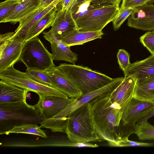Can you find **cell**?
<instances>
[{"mask_svg": "<svg viewBox=\"0 0 154 154\" xmlns=\"http://www.w3.org/2000/svg\"><path fill=\"white\" fill-rule=\"evenodd\" d=\"M43 37L50 43L54 60H63L75 64L78 59V54L72 52L67 46L57 39L50 30L44 32Z\"/></svg>", "mask_w": 154, "mask_h": 154, "instance_id": "15", "label": "cell"}, {"mask_svg": "<svg viewBox=\"0 0 154 154\" xmlns=\"http://www.w3.org/2000/svg\"><path fill=\"white\" fill-rule=\"evenodd\" d=\"M44 119L34 105L26 100L0 104V134L16 126L40 123Z\"/></svg>", "mask_w": 154, "mask_h": 154, "instance_id": "4", "label": "cell"}, {"mask_svg": "<svg viewBox=\"0 0 154 154\" xmlns=\"http://www.w3.org/2000/svg\"><path fill=\"white\" fill-rule=\"evenodd\" d=\"M153 116H154V108L137 123L147 120L148 119Z\"/></svg>", "mask_w": 154, "mask_h": 154, "instance_id": "36", "label": "cell"}, {"mask_svg": "<svg viewBox=\"0 0 154 154\" xmlns=\"http://www.w3.org/2000/svg\"><path fill=\"white\" fill-rule=\"evenodd\" d=\"M110 94L90 102L92 119L95 132L103 141L115 146L119 139V125L122 112L111 101Z\"/></svg>", "mask_w": 154, "mask_h": 154, "instance_id": "1", "label": "cell"}, {"mask_svg": "<svg viewBox=\"0 0 154 154\" xmlns=\"http://www.w3.org/2000/svg\"><path fill=\"white\" fill-rule=\"evenodd\" d=\"M154 143H146L129 140L128 137L121 138L117 142L115 147L153 146Z\"/></svg>", "mask_w": 154, "mask_h": 154, "instance_id": "31", "label": "cell"}, {"mask_svg": "<svg viewBox=\"0 0 154 154\" xmlns=\"http://www.w3.org/2000/svg\"><path fill=\"white\" fill-rule=\"evenodd\" d=\"M41 127L35 124H23L14 126L5 132L4 134L8 135L11 133H24L37 135L44 138H47L46 133Z\"/></svg>", "mask_w": 154, "mask_h": 154, "instance_id": "25", "label": "cell"}, {"mask_svg": "<svg viewBox=\"0 0 154 154\" xmlns=\"http://www.w3.org/2000/svg\"><path fill=\"white\" fill-rule=\"evenodd\" d=\"M127 24L130 27L138 29L154 30V5L147 3L134 8Z\"/></svg>", "mask_w": 154, "mask_h": 154, "instance_id": "11", "label": "cell"}, {"mask_svg": "<svg viewBox=\"0 0 154 154\" xmlns=\"http://www.w3.org/2000/svg\"><path fill=\"white\" fill-rule=\"evenodd\" d=\"M122 82L110 94L112 102L123 111L133 97L137 79L133 75L124 77Z\"/></svg>", "mask_w": 154, "mask_h": 154, "instance_id": "13", "label": "cell"}, {"mask_svg": "<svg viewBox=\"0 0 154 154\" xmlns=\"http://www.w3.org/2000/svg\"><path fill=\"white\" fill-rule=\"evenodd\" d=\"M124 78V77H120L115 78L112 82L103 87L76 98L66 108L51 118L66 117L75 109L83 105L90 102L99 97L110 94L122 82Z\"/></svg>", "mask_w": 154, "mask_h": 154, "instance_id": "9", "label": "cell"}, {"mask_svg": "<svg viewBox=\"0 0 154 154\" xmlns=\"http://www.w3.org/2000/svg\"><path fill=\"white\" fill-rule=\"evenodd\" d=\"M154 108V101H146L133 97L124 109L119 125L120 138L128 137L130 127L134 125Z\"/></svg>", "mask_w": 154, "mask_h": 154, "instance_id": "8", "label": "cell"}, {"mask_svg": "<svg viewBox=\"0 0 154 154\" xmlns=\"http://www.w3.org/2000/svg\"><path fill=\"white\" fill-rule=\"evenodd\" d=\"M154 3V0H152L149 2L148 3L149 4H153Z\"/></svg>", "mask_w": 154, "mask_h": 154, "instance_id": "39", "label": "cell"}, {"mask_svg": "<svg viewBox=\"0 0 154 154\" xmlns=\"http://www.w3.org/2000/svg\"><path fill=\"white\" fill-rule=\"evenodd\" d=\"M134 9L128 8L120 11L116 17L112 21L113 29L118 30L122 24L127 18L130 16Z\"/></svg>", "mask_w": 154, "mask_h": 154, "instance_id": "30", "label": "cell"}, {"mask_svg": "<svg viewBox=\"0 0 154 154\" xmlns=\"http://www.w3.org/2000/svg\"><path fill=\"white\" fill-rule=\"evenodd\" d=\"M40 0L21 1L10 13L0 20V22L14 24L19 22L40 7Z\"/></svg>", "mask_w": 154, "mask_h": 154, "instance_id": "17", "label": "cell"}, {"mask_svg": "<svg viewBox=\"0 0 154 154\" xmlns=\"http://www.w3.org/2000/svg\"><path fill=\"white\" fill-rule=\"evenodd\" d=\"M26 72L35 81L59 90L56 82L48 71L27 68Z\"/></svg>", "mask_w": 154, "mask_h": 154, "instance_id": "24", "label": "cell"}, {"mask_svg": "<svg viewBox=\"0 0 154 154\" xmlns=\"http://www.w3.org/2000/svg\"><path fill=\"white\" fill-rule=\"evenodd\" d=\"M55 0H40L41 8H46L51 4Z\"/></svg>", "mask_w": 154, "mask_h": 154, "instance_id": "37", "label": "cell"}, {"mask_svg": "<svg viewBox=\"0 0 154 154\" xmlns=\"http://www.w3.org/2000/svg\"><path fill=\"white\" fill-rule=\"evenodd\" d=\"M38 95L39 99L35 106L41 117L44 119L56 115L75 99L42 94Z\"/></svg>", "mask_w": 154, "mask_h": 154, "instance_id": "10", "label": "cell"}, {"mask_svg": "<svg viewBox=\"0 0 154 154\" xmlns=\"http://www.w3.org/2000/svg\"><path fill=\"white\" fill-rule=\"evenodd\" d=\"M56 67L77 87L82 95L99 89L114 79L87 66L63 63Z\"/></svg>", "mask_w": 154, "mask_h": 154, "instance_id": "3", "label": "cell"}, {"mask_svg": "<svg viewBox=\"0 0 154 154\" xmlns=\"http://www.w3.org/2000/svg\"><path fill=\"white\" fill-rule=\"evenodd\" d=\"M48 72L56 82L59 90L68 97L76 98L82 95L81 91L56 67Z\"/></svg>", "mask_w": 154, "mask_h": 154, "instance_id": "21", "label": "cell"}, {"mask_svg": "<svg viewBox=\"0 0 154 154\" xmlns=\"http://www.w3.org/2000/svg\"><path fill=\"white\" fill-rule=\"evenodd\" d=\"M130 55L128 52L124 49L118 50L117 57L120 68L125 74L130 67Z\"/></svg>", "mask_w": 154, "mask_h": 154, "instance_id": "27", "label": "cell"}, {"mask_svg": "<svg viewBox=\"0 0 154 154\" xmlns=\"http://www.w3.org/2000/svg\"><path fill=\"white\" fill-rule=\"evenodd\" d=\"M86 2H88L91 5H106L111 4V2L109 0H75L74 4L80 5Z\"/></svg>", "mask_w": 154, "mask_h": 154, "instance_id": "34", "label": "cell"}, {"mask_svg": "<svg viewBox=\"0 0 154 154\" xmlns=\"http://www.w3.org/2000/svg\"><path fill=\"white\" fill-rule=\"evenodd\" d=\"M14 32H9L0 35V53H1L9 43L14 35Z\"/></svg>", "mask_w": 154, "mask_h": 154, "instance_id": "33", "label": "cell"}, {"mask_svg": "<svg viewBox=\"0 0 154 154\" xmlns=\"http://www.w3.org/2000/svg\"><path fill=\"white\" fill-rule=\"evenodd\" d=\"M61 0H55L46 8L39 7L19 22V24L11 39H16L24 43L32 29L45 15L57 7Z\"/></svg>", "mask_w": 154, "mask_h": 154, "instance_id": "12", "label": "cell"}, {"mask_svg": "<svg viewBox=\"0 0 154 154\" xmlns=\"http://www.w3.org/2000/svg\"><path fill=\"white\" fill-rule=\"evenodd\" d=\"M61 118L62 132L66 134L69 141L83 143L103 141L97 135L93 126L90 102Z\"/></svg>", "mask_w": 154, "mask_h": 154, "instance_id": "2", "label": "cell"}, {"mask_svg": "<svg viewBox=\"0 0 154 154\" xmlns=\"http://www.w3.org/2000/svg\"><path fill=\"white\" fill-rule=\"evenodd\" d=\"M140 42L150 52L154 54V31H149L140 38Z\"/></svg>", "mask_w": 154, "mask_h": 154, "instance_id": "29", "label": "cell"}, {"mask_svg": "<svg viewBox=\"0 0 154 154\" xmlns=\"http://www.w3.org/2000/svg\"><path fill=\"white\" fill-rule=\"evenodd\" d=\"M24 0H21V1H24Z\"/></svg>", "mask_w": 154, "mask_h": 154, "instance_id": "40", "label": "cell"}, {"mask_svg": "<svg viewBox=\"0 0 154 154\" xmlns=\"http://www.w3.org/2000/svg\"><path fill=\"white\" fill-rule=\"evenodd\" d=\"M133 132L140 140H154V126L147 120L136 124L134 126Z\"/></svg>", "mask_w": 154, "mask_h": 154, "instance_id": "26", "label": "cell"}, {"mask_svg": "<svg viewBox=\"0 0 154 154\" xmlns=\"http://www.w3.org/2000/svg\"><path fill=\"white\" fill-rule=\"evenodd\" d=\"M75 0H61L59 3L60 7L57 8L58 9L65 10L71 8L75 3Z\"/></svg>", "mask_w": 154, "mask_h": 154, "instance_id": "35", "label": "cell"}, {"mask_svg": "<svg viewBox=\"0 0 154 154\" xmlns=\"http://www.w3.org/2000/svg\"><path fill=\"white\" fill-rule=\"evenodd\" d=\"M152 0H122L119 11L128 8H134L148 3Z\"/></svg>", "mask_w": 154, "mask_h": 154, "instance_id": "32", "label": "cell"}, {"mask_svg": "<svg viewBox=\"0 0 154 154\" xmlns=\"http://www.w3.org/2000/svg\"><path fill=\"white\" fill-rule=\"evenodd\" d=\"M28 91L0 81V104L26 100Z\"/></svg>", "mask_w": 154, "mask_h": 154, "instance_id": "20", "label": "cell"}, {"mask_svg": "<svg viewBox=\"0 0 154 154\" xmlns=\"http://www.w3.org/2000/svg\"><path fill=\"white\" fill-rule=\"evenodd\" d=\"M124 74V77L134 75L137 80L154 77V54H151L143 60L131 63Z\"/></svg>", "mask_w": 154, "mask_h": 154, "instance_id": "18", "label": "cell"}, {"mask_svg": "<svg viewBox=\"0 0 154 154\" xmlns=\"http://www.w3.org/2000/svg\"><path fill=\"white\" fill-rule=\"evenodd\" d=\"M104 33L102 30L81 32L76 29L59 40L67 46L82 45L97 38H101Z\"/></svg>", "mask_w": 154, "mask_h": 154, "instance_id": "19", "label": "cell"}, {"mask_svg": "<svg viewBox=\"0 0 154 154\" xmlns=\"http://www.w3.org/2000/svg\"><path fill=\"white\" fill-rule=\"evenodd\" d=\"M57 10V6L45 15L32 29L26 41L37 36L44 29L51 26Z\"/></svg>", "mask_w": 154, "mask_h": 154, "instance_id": "23", "label": "cell"}, {"mask_svg": "<svg viewBox=\"0 0 154 154\" xmlns=\"http://www.w3.org/2000/svg\"><path fill=\"white\" fill-rule=\"evenodd\" d=\"M0 78L7 83L25 89L28 91L35 92L38 95L42 94L66 98L69 97L56 89L35 81L26 72L17 70L14 66L0 73Z\"/></svg>", "mask_w": 154, "mask_h": 154, "instance_id": "6", "label": "cell"}, {"mask_svg": "<svg viewBox=\"0 0 154 154\" xmlns=\"http://www.w3.org/2000/svg\"><path fill=\"white\" fill-rule=\"evenodd\" d=\"M50 30L59 39L77 29L70 8L58 9Z\"/></svg>", "mask_w": 154, "mask_h": 154, "instance_id": "14", "label": "cell"}, {"mask_svg": "<svg viewBox=\"0 0 154 154\" xmlns=\"http://www.w3.org/2000/svg\"><path fill=\"white\" fill-rule=\"evenodd\" d=\"M109 0L111 4L116 5H119L120 2L122 0Z\"/></svg>", "mask_w": 154, "mask_h": 154, "instance_id": "38", "label": "cell"}, {"mask_svg": "<svg viewBox=\"0 0 154 154\" xmlns=\"http://www.w3.org/2000/svg\"><path fill=\"white\" fill-rule=\"evenodd\" d=\"M52 54L37 36L25 42L20 61L27 69L49 71L55 68Z\"/></svg>", "mask_w": 154, "mask_h": 154, "instance_id": "5", "label": "cell"}, {"mask_svg": "<svg viewBox=\"0 0 154 154\" xmlns=\"http://www.w3.org/2000/svg\"><path fill=\"white\" fill-rule=\"evenodd\" d=\"M21 0H6L0 3V20L10 13Z\"/></svg>", "mask_w": 154, "mask_h": 154, "instance_id": "28", "label": "cell"}, {"mask_svg": "<svg viewBox=\"0 0 154 154\" xmlns=\"http://www.w3.org/2000/svg\"><path fill=\"white\" fill-rule=\"evenodd\" d=\"M24 43L16 39H11L0 53V73L20 61Z\"/></svg>", "mask_w": 154, "mask_h": 154, "instance_id": "16", "label": "cell"}, {"mask_svg": "<svg viewBox=\"0 0 154 154\" xmlns=\"http://www.w3.org/2000/svg\"><path fill=\"white\" fill-rule=\"evenodd\" d=\"M119 5H109L93 10L75 20L77 29L81 32L102 30L119 12Z\"/></svg>", "mask_w": 154, "mask_h": 154, "instance_id": "7", "label": "cell"}, {"mask_svg": "<svg viewBox=\"0 0 154 154\" xmlns=\"http://www.w3.org/2000/svg\"><path fill=\"white\" fill-rule=\"evenodd\" d=\"M133 97L142 100L154 101V77L137 80Z\"/></svg>", "mask_w": 154, "mask_h": 154, "instance_id": "22", "label": "cell"}]
</instances>
